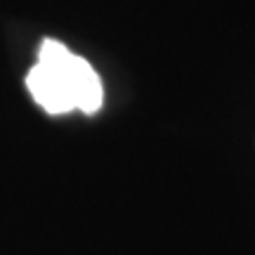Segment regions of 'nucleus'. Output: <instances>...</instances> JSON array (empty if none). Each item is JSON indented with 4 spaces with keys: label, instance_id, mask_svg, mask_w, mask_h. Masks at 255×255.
<instances>
[{
    "label": "nucleus",
    "instance_id": "1",
    "mask_svg": "<svg viewBox=\"0 0 255 255\" xmlns=\"http://www.w3.org/2000/svg\"><path fill=\"white\" fill-rule=\"evenodd\" d=\"M26 88L38 107L50 116H62L78 109L83 114H97L104 102L100 73L73 55L59 40L45 38L38 50V64L26 73Z\"/></svg>",
    "mask_w": 255,
    "mask_h": 255
}]
</instances>
